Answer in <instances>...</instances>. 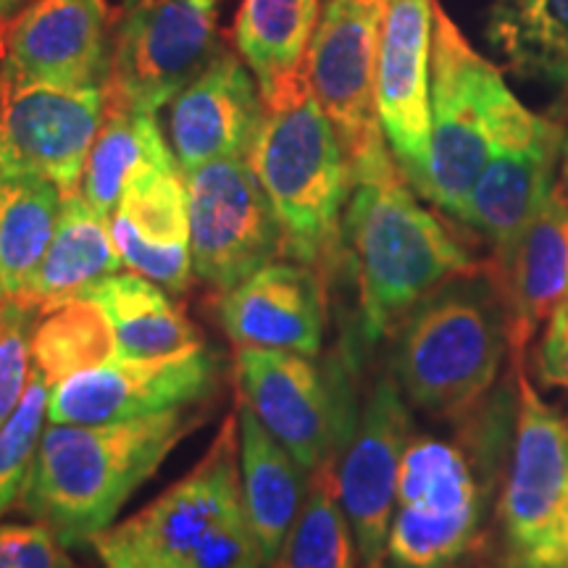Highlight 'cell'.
I'll return each mask as SVG.
<instances>
[{"mask_svg":"<svg viewBox=\"0 0 568 568\" xmlns=\"http://www.w3.org/2000/svg\"><path fill=\"white\" fill-rule=\"evenodd\" d=\"M172 163L180 161L169 151L153 111L105 98L101 130L95 134L84 166L82 195L111 222L126 182L148 169L172 166Z\"/></svg>","mask_w":568,"mask_h":568,"instance_id":"4316f807","label":"cell"},{"mask_svg":"<svg viewBox=\"0 0 568 568\" xmlns=\"http://www.w3.org/2000/svg\"><path fill=\"white\" fill-rule=\"evenodd\" d=\"M105 113V88H53L0 77V176L34 174L63 195L82 193Z\"/></svg>","mask_w":568,"mask_h":568,"instance_id":"7c38bea8","label":"cell"},{"mask_svg":"<svg viewBox=\"0 0 568 568\" xmlns=\"http://www.w3.org/2000/svg\"><path fill=\"white\" fill-rule=\"evenodd\" d=\"M435 3L437 0H389L376 51V116L397 166L416 193L429 169Z\"/></svg>","mask_w":568,"mask_h":568,"instance_id":"ac0fdd59","label":"cell"},{"mask_svg":"<svg viewBox=\"0 0 568 568\" xmlns=\"http://www.w3.org/2000/svg\"><path fill=\"white\" fill-rule=\"evenodd\" d=\"M203 422L174 408L116 424L45 426L17 508L69 550L90 545Z\"/></svg>","mask_w":568,"mask_h":568,"instance_id":"7a4b0ae2","label":"cell"},{"mask_svg":"<svg viewBox=\"0 0 568 568\" xmlns=\"http://www.w3.org/2000/svg\"><path fill=\"white\" fill-rule=\"evenodd\" d=\"M564 124L518 103L497 138L485 172L474 184L460 222L493 247L489 264L500 274L524 226L556 187Z\"/></svg>","mask_w":568,"mask_h":568,"instance_id":"9a60e30c","label":"cell"},{"mask_svg":"<svg viewBox=\"0 0 568 568\" xmlns=\"http://www.w3.org/2000/svg\"><path fill=\"white\" fill-rule=\"evenodd\" d=\"M481 474L477 447L410 435L382 568H456L477 545L487 514Z\"/></svg>","mask_w":568,"mask_h":568,"instance_id":"8992f818","label":"cell"},{"mask_svg":"<svg viewBox=\"0 0 568 568\" xmlns=\"http://www.w3.org/2000/svg\"><path fill=\"white\" fill-rule=\"evenodd\" d=\"M429 103V169L418 195L460 222L503 126L521 101L439 3L432 32Z\"/></svg>","mask_w":568,"mask_h":568,"instance_id":"5b68a950","label":"cell"},{"mask_svg":"<svg viewBox=\"0 0 568 568\" xmlns=\"http://www.w3.org/2000/svg\"><path fill=\"white\" fill-rule=\"evenodd\" d=\"M48 397H51V385L32 368L30 385L24 389L19 408L0 426V518L19 506L27 479H30L42 432H45Z\"/></svg>","mask_w":568,"mask_h":568,"instance_id":"1f68e13d","label":"cell"},{"mask_svg":"<svg viewBox=\"0 0 568 568\" xmlns=\"http://www.w3.org/2000/svg\"><path fill=\"white\" fill-rule=\"evenodd\" d=\"M514 366V439L500 495L503 568H552L568 518V418Z\"/></svg>","mask_w":568,"mask_h":568,"instance_id":"ba28073f","label":"cell"},{"mask_svg":"<svg viewBox=\"0 0 568 568\" xmlns=\"http://www.w3.org/2000/svg\"><path fill=\"white\" fill-rule=\"evenodd\" d=\"M337 460L311 471L308 495L280 552L266 568H355L358 548L337 487Z\"/></svg>","mask_w":568,"mask_h":568,"instance_id":"f546056e","label":"cell"},{"mask_svg":"<svg viewBox=\"0 0 568 568\" xmlns=\"http://www.w3.org/2000/svg\"><path fill=\"white\" fill-rule=\"evenodd\" d=\"M169 295L138 272H113L82 293L109 318L116 355L124 358H155L201 345L195 324Z\"/></svg>","mask_w":568,"mask_h":568,"instance_id":"d4e9b609","label":"cell"},{"mask_svg":"<svg viewBox=\"0 0 568 568\" xmlns=\"http://www.w3.org/2000/svg\"><path fill=\"white\" fill-rule=\"evenodd\" d=\"M537 376L545 385L568 389V301L548 318V329L537 347Z\"/></svg>","mask_w":568,"mask_h":568,"instance_id":"e575fe53","label":"cell"},{"mask_svg":"<svg viewBox=\"0 0 568 568\" xmlns=\"http://www.w3.org/2000/svg\"><path fill=\"white\" fill-rule=\"evenodd\" d=\"M30 351L34 372L55 387L69 376L111 361L116 355V337L103 311L88 297H77L51 314L38 316Z\"/></svg>","mask_w":568,"mask_h":568,"instance_id":"4dcf8cb0","label":"cell"},{"mask_svg":"<svg viewBox=\"0 0 568 568\" xmlns=\"http://www.w3.org/2000/svg\"><path fill=\"white\" fill-rule=\"evenodd\" d=\"M329 284L297 261H272L219 301V322L234 347H266L314 358L326 329Z\"/></svg>","mask_w":568,"mask_h":568,"instance_id":"d6986e66","label":"cell"},{"mask_svg":"<svg viewBox=\"0 0 568 568\" xmlns=\"http://www.w3.org/2000/svg\"><path fill=\"white\" fill-rule=\"evenodd\" d=\"M0 568H77L45 524H0Z\"/></svg>","mask_w":568,"mask_h":568,"instance_id":"836d02e7","label":"cell"},{"mask_svg":"<svg viewBox=\"0 0 568 568\" xmlns=\"http://www.w3.org/2000/svg\"><path fill=\"white\" fill-rule=\"evenodd\" d=\"M63 193L34 174L0 176V297L21 303L61 219Z\"/></svg>","mask_w":568,"mask_h":568,"instance_id":"83f0119b","label":"cell"},{"mask_svg":"<svg viewBox=\"0 0 568 568\" xmlns=\"http://www.w3.org/2000/svg\"><path fill=\"white\" fill-rule=\"evenodd\" d=\"M510 353L500 274L485 261L418 303L395 329L393 376L408 406L464 422L485 406Z\"/></svg>","mask_w":568,"mask_h":568,"instance_id":"277c9868","label":"cell"},{"mask_svg":"<svg viewBox=\"0 0 568 568\" xmlns=\"http://www.w3.org/2000/svg\"><path fill=\"white\" fill-rule=\"evenodd\" d=\"M0 308H3V297H0Z\"/></svg>","mask_w":568,"mask_h":568,"instance_id":"f35d334b","label":"cell"},{"mask_svg":"<svg viewBox=\"0 0 568 568\" xmlns=\"http://www.w3.org/2000/svg\"><path fill=\"white\" fill-rule=\"evenodd\" d=\"M237 397L293 453L305 471L343 456L355 416L343 372L324 376L308 355L266 347L234 351Z\"/></svg>","mask_w":568,"mask_h":568,"instance_id":"30bf717a","label":"cell"},{"mask_svg":"<svg viewBox=\"0 0 568 568\" xmlns=\"http://www.w3.org/2000/svg\"><path fill=\"white\" fill-rule=\"evenodd\" d=\"M487 32L521 80L568 95V0H495Z\"/></svg>","mask_w":568,"mask_h":568,"instance_id":"f1b7e54d","label":"cell"},{"mask_svg":"<svg viewBox=\"0 0 568 568\" xmlns=\"http://www.w3.org/2000/svg\"><path fill=\"white\" fill-rule=\"evenodd\" d=\"M234 410H237L240 487H243L245 514L268 566L301 514L311 474L258 422L245 400L237 397Z\"/></svg>","mask_w":568,"mask_h":568,"instance_id":"603a6c76","label":"cell"},{"mask_svg":"<svg viewBox=\"0 0 568 568\" xmlns=\"http://www.w3.org/2000/svg\"><path fill=\"white\" fill-rule=\"evenodd\" d=\"M264 116V98L253 71L222 51L172 101L169 132L182 172L251 151Z\"/></svg>","mask_w":568,"mask_h":568,"instance_id":"44dd1931","label":"cell"},{"mask_svg":"<svg viewBox=\"0 0 568 568\" xmlns=\"http://www.w3.org/2000/svg\"><path fill=\"white\" fill-rule=\"evenodd\" d=\"M318 0H243L234 19V45L268 101L305 71L318 30Z\"/></svg>","mask_w":568,"mask_h":568,"instance_id":"484cf974","label":"cell"},{"mask_svg":"<svg viewBox=\"0 0 568 568\" xmlns=\"http://www.w3.org/2000/svg\"><path fill=\"white\" fill-rule=\"evenodd\" d=\"M414 435L408 400L393 372L382 374L368 393L353 435L337 460L339 503L351 521L361 568H382L395 514L397 474Z\"/></svg>","mask_w":568,"mask_h":568,"instance_id":"2e32d148","label":"cell"},{"mask_svg":"<svg viewBox=\"0 0 568 568\" xmlns=\"http://www.w3.org/2000/svg\"><path fill=\"white\" fill-rule=\"evenodd\" d=\"M558 195L568 203V126L564 124V142H560V159H558V180H556Z\"/></svg>","mask_w":568,"mask_h":568,"instance_id":"d590c367","label":"cell"},{"mask_svg":"<svg viewBox=\"0 0 568 568\" xmlns=\"http://www.w3.org/2000/svg\"><path fill=\"white\" fill-rule=\"evenodd\" d=\"M38 316L19 303L0 308V426L19 408L32 376V326Z\"/></svg>","mask_w":568,"mask_h":568,"instance_id":"d6a6232c","label":"cell"},{"mask_svg":"<svg viewBox=\"0 0 568 568\" xmlns=\"http://www.w3.org/2000/svg\"><path fill=\"white\" fill-rule=\"evenodd\" d=\"M508 303L510 358L527 347L552 311L568 301V203L552 187L500 268Z\"/></svg>","mask_w":568,"mask_h":568,"instance_id":"7402d4cb","label":"cell"},{"mask_svg":"<svg viewBox=\"0 0 568 568\" xmlns=\"http://www.w3.org/2000/svg\"><path fill=\"white\" fill-rule=\"evenodd\" d=\"M247 163L280 219L284 255L329 284L345 266L351 166L335 124L311 90L308 71L264 101Z\"/></svg>","mask_w":568,"mask_h":568,"instance_id":"3957f363","label":"cell"},{"mask_svg":"<svg viewBox=\"0 0 568 568\" xmlns=\"http://www.w3.org/2000/svg\"><path fill=\"white\" fill-rule=\"evenodd\" d=\"M240 516H245V503L234 410L182 479L134 516L92 537L90 545L103 568H182Z\"/></svg>","mask_w":568,"mask_h":568,"instance_id":"52a82bcc","label":"cell"},{"mask_svg":"<svg viewBox=\"0 0 568 568\" xmlns=\"http://www.w3.org/2000/svg\"><path fill=\"white\" fill-rule=\"evenodd\" d=\"M109 0H32L0 42V77L53 88H103L113 53Z\"/></svg>","mask_w":568,"mask_h":568,"instance_id":"e0dca14e","label":"cell"},{"mask_svg":"<svg viewBox=\"0 0 568 568\" xmlns=\"http://www.w3.org/2000/svg\"><path fill=\"white\" fill-rule=\"evenodd\" d=\"M124 3H132V0H124ZM124 3H122V6H124Z\"/></svg>","mask_w":568,"mask_h":568,"instance_id":"ab89813d","label":"cell"},{"mask_svg":"<svg viewBox=\"0 0 568 568\" xmlns=\"http://www.w3.org/2000/svg\"><path fill=\"white\" fill-rule=\"evenodd\" d=\"M552 568H568V518H566L564 535H560L558 552H556V560H552Z\"/></svg>","mask_w":568,"mask_h":568,"instance_id":"74e56055","label":"cell"},{"mask_svg":"<svg viewBox=\"0 0 568 568\" xmlns=\"http://www.w3.org/2000/svg\"><path fill=\"white\" fill-rule=\"evenodd\" d=\"M219 53V0H132L116 21L105 98L155 113Z\"/></svg>","mask_w":568,"mask_h":568,"instance_id":"9c48e42d","label":"cell"},{"mask_svg":"<svg viewBox=\"0 0 568 568\" xmlns=\"http://www.w3.org/2000/svg\"><path fill=\"white\" fill-rule=\"evenodd\" d=\"M389 0H326L311 42V90L343 140L347 166L385 145L376 116L374 77Z\"/></svg>","mask_w":568,"mask_h":568,"instance_id":"5bb4252c","label":"cell"},{"mask_svg":"<svg viewBox=\"0 0 568 568\" xmlns=\"http://www.w3.org/2000/svg\"><path fill=\"white\" fill-rule=\"evenodd\" d=\"M24 3L27 0H0V42H3V34L9 30L11 21L24 9Z\"/></svg>","mask_w":568,"mask_h":568,"instance_id":"8d00e7d4","label":"cell"},{"mask_svg":"<svg viewBox=\"0 0 568 568\" xmlns=\"http://www.w3.org/2000/svg\"><path fill=\"white\" fill-rule=\"evenodd\" d=\"M195 274L219 295L284 255L280 219L245 155L184 174Z\"/></svg>","mask_w":568,"mask_h":568,"instance_id":"8fae6325","label":"cell"},{"mask_svg":"<svg viewBox=\"0 0 568 568\" xmlns=\"http://www.w3.org/2000/svg\"><path fill=\"white\" fill-rule=\"evenodd\" d=\"M119 258L166 293L182 295L193 282L187 182L180 163L153 166L126 182L111 216Z\"/></svg>","mask_w":568,"mask_h":568,"instance_id":"ffe728a7","label":"cell"},{"mask_svg":"<svg viewBox=\"0 0 568 568\" xmlns=\"http://www.w3.org/2000/svg\"><path fill=\"white\" fill-rule=\"evenodd\" d=\"M343 243L366 343L395 335L418 303L485 264L424 209L387 142L351 163Z\"/></svg>","mask_w":568,"mask_h":568,"instance_id":"6da1fadb","label":"cell"},{"mask_svg":"<svg viewBox=\"0 0 568 568\" xmlns=\"http://www.w3.org/2000/svg\"><path fill=\"white\" fill-rule=\"evenodd\" d=\"M122 266L109 219L92 209L82 193L63 195L59 226L19 305L34 316H45L82 297L84 290Z\"/></svg>","mask_w":568,"mask_h":568,"instance_id":"cb8c5ba5","label":"cell"},{"mask_svg":"<svg viewBox=\"0 0 568 568\" xmlns=\"http://www.w3.org/2000/svg\"><path fill=\"white\" fill-rule=\"evenodd\" d=\"M219 385V358L205 345L155 358L113 355L69 376L48 397L51 424H116L193 406Z\"/></svg>","mask_w":568,"mask_h":568,"instance_id":"4fadbf2b","label":"cell"}]
</instances>
